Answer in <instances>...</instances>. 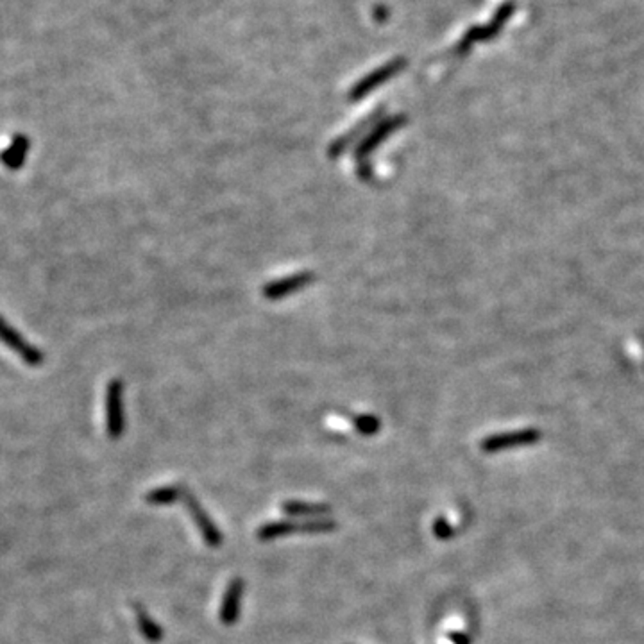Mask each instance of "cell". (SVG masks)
Returning a JSON list of instances; mask_svg holds the SVG:
<instances>
[{
  "mask_svg": "<svg viewBox=\"0 0 644 644\" xmlns=\"http://www.w3.org/2000/svg\"><path fill=\"white\" fill-rule=\"evenodd\" d=\"M186 494V489L183 485H165L160 489H154L145 494V502L154 506H165L178 503Z\"/></svg>",
  "mask_w": 644,
  "mask_h": 644,
  "instance_id": "8fae6325",
  "label": "cell"
},
{
  "mask_svg": "<svg viewBox=\"0 0 644 644\" xmlns=\"http://www.w3.org/2000/svg\"><path fill=\"white\" fill-rule=\"evenodd\" d=\"M457 530L448 523V519L444 517H437L435 519V523H433V535L437 537L439 541H448L451 537H454Z\"/></svg>",
  "mask_w": 644,
  "mask_h": 644,
  "instance_id": "5bb4252c",
  "label": "cell"
},
{
  "mask_svg": "<svg viewBox=\"0 0 644 644\" xmlns=\"http://www.w3.org/2000/svg\"><path fill=\"white\" fill-rule=\"evenodd\" d=\"M106 430L109 439L117 441L126 430L124 417V385L120 380H111L106 389Z\"/></svg>",
  "mask_w": 644,
  "mask_h": 644,
  "instance_id": "7a4b0ae2",
  "label": "cell"
},
{
  "mask_svg": "<svg viewBox=\"0 0 644 644\" xmlns=\"http://www.w3.org/2000/svg\"><path fill=\"white\" fill-rule=\"evenodd\" d=\"M0 342H2L4 346H8L11 351H15V353L22 358V362L27 363L29 367H39V365L45 362L44 353H42L38 347L33 346V344H29V342L22 337V333L9 324L8 320L2 315H0Z\"/></svg>",
  "mask_w": 644,
  "mask_h": 644,
  "instance_id": "3957f363",
  "label": "cell"
},
{
  "mask_svg": "<svg viewBox=\"0 0 644 644\" xmlns=\"http://www.w3.org/2000/svg\"><path fill=\"white\" fill-rule=\"evenodd\" d=\"M450 639L453 644H469V637H467L466 634H462V632H453V634H450Z\"/></svg>",
  "mask_w": 644,
  "mask_h": 644,
  "instance_id": "9a60e30c",
  "label": "cell"
},
{
  "mask_svg": "<svg viewBox=\"0 0 644 644\" xmlns=\"http://www.w3.org/2000/svg\"><path fill=\"white\" fill-rule=\"evenodd\" d=\"M315 279V276L311 273H299L294 274V276L288 277H282V279H276V282H270L264 286V295L270 301H277V299H283L286 295L294 294L297 290H303L304 286L310 285L311 282Z\"/></svg>",
  "mask_w": 644,
  "mask_h": 644,
  "instance_id": "8992f818",
  "label": "cell"
},
{
  "mask_svg": "<svg viewBox=\"0 0 644 644\" xmlns=\"http://www.w3.org/2000/svg\"><path fill=\"white\" fill-rule=\"evenodd\" d=\"M401 122V118H392V120L389 122H383L376 129H372V133L369 134V136H365L363 142L358 145V149H356V160H365L372 151H376L378 145H380L387 136H390V134L394 133V129H398Z\"/></svg>",
  "mask_w": 644,
  "mask_h": 644,
  "instance_id": "9c48e42d",
  "label": "cell"
},
{
  "mask_svg": "<svg viewBox=\"0 0 644 644\" xmlns=\"http://www.w3.org/2000/svg\"><path fill=\"white\" fill-rule=\"evenodd\" d=\"M30 149V140L26 134H15L9 147L0 151V163L9 170H20L26 163V156Z\"/></svg>",
  "mask_w": 644,
  "mask_h": 644,
  "instance_id": "ba28073f",
  "label": "cell"
},
{
  "mask_svg": "<svg viewBox=\"0 0 644 644\" xmlns=\"http://www.w3.org/2000/svg\"><path fill=\"white\" fill-rule=\"evenodd\" d=\"M541 439L539 430H521V432L510 433H497L493 437H487L481 441V451L485 453H497V451L512 450V448H523V445H532Z\"/></svg>",
  "mask_w": 644,
  "mask_h": 644,
  "instance_id": "5b68a950",
  "label": "cell"
},
{
  "mask_svg": "<svg viewBox=\"0 0 644 644\" xmlns=\"http://www.w3.org/2000/svg\"><path fill=\"white\" fill-rule=\"evenodd\" d=\"M283 512L292 517H324L331 512V506L324 505V503H306V502H297V499H290L282 505Z\"/></svg>",
  "mask_w": 644,
  "mask_h": 644,
  "instance_id": "30bf717a",
  "label": "cell"
},
{
  "mask_svg": "<svg viewBox=\"0 0 644 644\" xmlns=\"http://www.w3.org/2000/svg\"><path fill=\"white\" fill-rule=\"evenodd\" d=\"M134 614H136V625L138 630L149 643L156 644L163 639V628L149 616V612L142 605H134Z\"/></svg>",
  "mask_w": 644,
  "mask_h": 644,
  "instance_id": "7c38bea8",
  "label": "cell"
},
{
  "mask_svg": "<svg viewBox=\"0 0 644 644\" xmlns=\"http://www.w3.org/2000/svg\"><path fill=\"white\" fill-rule=\"evenodd\" d=\"M353 424H355L356 432L362 433V435H376L380 432V419H378L376 415H358V417H353Z\"/></svg>",
  "mask_w": 644,
  "mask_h": 644,
  "instance_id": "4fadbf2b",
  "label": "cell"
},
{
  "mask_svg": "<svg viewBox=\"0 0 644 644\" xmlns=\"http://www.w3.org/2000/svg\"><path fill=\"white\" fill-rule=\"evenodd\" d=\"M183 502H185V506H186V510H188V514H190L192 519H194L195 526L199 528V532H201V535H203L204 542H206L210 548H221L222 541H224L222 532L219 530V526L213 523V519L208 515V512L204 510L199 499H197L194 494H190L188 490H186Z\"/></svg>",
  "mask_w": 644,
  "mask_h": 644,
  "instance_id": "277c9868",
  "label": "cell"
},
{
  "mask_svg": "<svg viewBox=\"0 0 644 644\" xmlns=\"http://www.w3.org/2000/svg\"><path fill=\"white\" fill-rule=\"evenodd\" d=\"M337 521L326 517L306 519L301 523L294 521H273V523L261 524L256 532V537L259 541H274L279 537L292 535V533H329L337 530Z\"/></svg>",
  "mask_w": 644,
  "mask_h": 644,
  "instance_id": "6da1fadb",
  "label": "cell"
},
{
  "mask_svg": "<svg viewBox=\"0 0 644 644\" xmlns=\"http://www.w3.org/2000/svg\"><path fill=\"white\" fill-rule=\"evenodd\" d=\"M243 589H246V584H243V580L240 578L231 580L228 589H226V594L224 598H222L221 605V621L224 623V625H234V623L238 621Z\"/></svg>",
  "mask_w": 644,
  "mask_h": 644,
  "instance_id": "52a82bcc",
  "label": "cell"
}]
</instances>
